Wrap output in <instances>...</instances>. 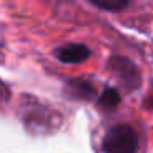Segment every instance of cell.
Listing matches in <instances>:
<instances>
[{
    "mask_svg": "<svg viewBox=\"0 0 153 153\" xmlns=\"http://www.w3.org/2000/svg\"><path fill=\"white\" fill-rule=\"evenodd\" d=\"M91 4L97 5L102 10H109V12H119L128 5L130 0H89Z\"/></svg>",
    "mask_w": 153,
    "mask_h": 153,
    "instance_id": "obj_6",
    "label": "cell"
},
{
    "mask_svg": "<svg viewBox=\"0 0 153 153\" xmlns=\"http://www.w3.org/2000/svg\"><path fill=\"white\" fill-rule=\"evenodd\" d=\"M68 92L76 99H82V100H91L96 96V89L91 82L84 79H73L68 82Z\"/></svg>",
    "mask_w": 153,
    "mask_h": 153,
    "instance_id": "obj_4",
    "label": "cell"
},
{
    "mask_svg": "<svg viewBox=\"0 0 153 153\" xmlns=\"http://www.w3.org/2000/svg\"><path fill=\"white\" fill-rule=\"evenodd\" d=\"M54 56L64 64H79L91 56V51L82 43H69L54 50Z\"/></svg>",
    "mask_w": 153,
    "mask_h": 153,
    "instance_id": "obj_3",
    "label": "cell"
},
{
    "mask_svg": "<svg viewBox=\"0 0 153 153\" xmlns=\"http://www.w3.org/2000/svg\"><path fill=\"white\" fill-rule=\"evenodd\" d=\"M109 69L114 73V76L125 86V89L133 91L140 86V71L128 58L112 56L109 59Z\"/></svg>",
    "mask_w": 153,
    "mask_h": 153,
    "instance_id": "obj_2",
    "label": "cell"
},
{
    "mask_svg": "<svg viewBox=\"0 0 153 153\" xmlns=\"http://www.w3.org/2000/svg\"><path fill=\"white\" fill-rule=\"evenodd\" d=\"M102 150L104 153H137L138 150L137 132L127 123L112 127L104 137Z\"/></svg>",
    "mask_w": 153,
    "mask_h": 153,
    "instance_id": "obj_1",
    "label": "cell"
},
{
    "mask_svg": "<svg viewBox=\"0 0 153 153\" xmlns=\"http://www.w3.org/2000/svg\"><path fill=\"white\" fill-rule=\"evenodd\" d=\"M120 104V94L117 89L114 87H109L102 92V96L99 97V105L104 107V109H114Z\"/></svg>",
    "mask_w": 153,
    "mask_h": 153,
    "instance_id": "obj_5",
    "label": "cell"
}]
</instances>
